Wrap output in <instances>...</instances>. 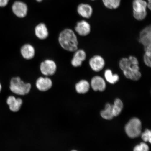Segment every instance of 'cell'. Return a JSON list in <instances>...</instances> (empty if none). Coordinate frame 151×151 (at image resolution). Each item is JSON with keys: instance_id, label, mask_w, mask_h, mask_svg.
<instances>
[{"instance_id": "30", "label": "cell", "mask_w": 151, "mask_h": 151, "mask_svg": "<svg viewBox=\"0 0 151 151\" xmlns=\"http://www.w3.org/2000/svg\"><path fill=\"white\" fill-rule=\"evenodd\" d=\"M72 151H76V150H73Z\"/></svg>"}, {"instance_id": "4", "label": "cell", "mask_w": 151, "mask_h": 151, "mask_svg": "<svg viewBox=\"0 0 151 151\" xmlns=\"http://www.w3.org/2000/svg\"><path fill=\"white\" fill-rule=\"evenodd\" d=\"M139 42L143 45L145 51L151 50V27L150 26L142 30Z\"/></svg>"}, {"instance_id": "23", "label": "cell", "mask_w": 151, "mask_h": 151, "mask_svg": "<svg viewBox=\"0 0 151 151\" xmlns=\"http://www.w3.org/2000/svg\"><path fill=\"white\" fill-rule=\"evenodd\" d=\"M142 138L145 142H149L151 143V132L148 129H146L141 135Z\"/></svg>"}, {"instance_id": "22", "label": "cell", "mask_w": 151, "mask_h": 151, "mask_svg": "<svg viewBox=\"0 0 151 151\" xmlns=\"http://www.w3.org/2000/svg\"><path fill=\"white\" fill-rule=\"evenodd\" d=\"M149 147L146 143H141L137 145L134 149V151H149Z\"/></svg>"}, {"instance_id": "24", "label": "cell", "mask_w": 151, "mask_h": 151, "mask_svg": "<svg viewBox=\"0 0 151 151\" xmlns=\"http://www.w3.org/2000/svg\"><path fill=\"white\" fill-rule=\"evenodd\" d=\"M151 55L145 53L144 55V61L145 65L149 67H151Z\"/></svg>"}, {"instance_id": "21", "label": "cell", "mask_w": 151, "mask_h": 151, "mask_svg": "<svg viewBox=\"0 0 151 151\" xmlns=\"http://www.w3.org/2000/svg\"><path fill=\"white\" fill-rule=\"evenodd\" d=\"M104 5L110 9H117L120 4L121 0H102Z\"/></svg>"}, {"instance_id": "16", "label": "cell", "mask_w": 151, "mask_h": 151, "mask_svg": "<svg viewBox=\"0 0 151 151\" xmlns=\"http://www.w3.org/2000/svg\"><path fill=\"white\" fill-rule=\"evenodd\" d=\"M147 2L144 0H134L133 2V12L143 13L147 12Z\"/></svg>"}, {"instance_id": "12", "label": "cell", "mask_w": 151, "mask_h": 151, "mask_svg": "<svg viewBox=\"0 0 151 151\" xmlns=\"http://www.w3.org/2000/svg\"><path fill=\"white\" fill-rule=\"evenodd\" d=\"M7 103L9 109L13 112H17L20 110L22 101L20 98H16L14 96H9L7 99Z\"/></svg>"}, {"instance_id": "17", "label": "cell", "mask_w": 151, "mask_h": 151, "mask_svg": "<svg viewBox=\"0 0 151 151\" xmlns=\"http://www.w3.org/2000/svg\"><path fill=\"white\" fill-rule=\"evenodd\" d=\"M90 85L87 81L83 80L77 83L75 88L77 93L85 94L88 92L90 89Z\"/></svg>"}, {"instance_id": "7", "label": "cell", "mask_w": 151, "mask_h": 151, "mask_svg": "<svg viewBox=\"0 0 151 151\" xmlns=\"http://www.w3.org/2000/svg\"><path fill=\"white\" fill-rule=\"evenodd\" d=\"M89 65L92 70L99 72L104 67L105 61L101 56L95 55L90 59Z\"/></svg>"}, {"instance_id": "31", "label": "cell", "mask_w": 151, "mask_h": 151, "mask_svg": "<svg viewBox=\"0 0 151 151\" xmlns=\"http://www.w3.org/2000/svg\"><path fill=\"white\" fill-rule=\"evenodd\" d=\"M92 1H94V0H92Z\"/></svg>"}, {"instance_id": "15", "label": "cell", "mask_w": 151, "mask_h": 151, "mask_svg": "<svg viewBox=\"0 0 151 151\" xmlns=\"http://www.w3.org/2000/svg\"><path fill=\"white\" fill-rule=\"evenodd\" d=\"M35 34L39 39H46L48 36L49 32L46 24L43 23L37 24L35 28Z\"/></svg>"}, {"instance_id": "18", "label": "cell", "mask_w": 151, "mask_h": 151, "mask_svg": "<svg viewBox=\"0 0 151 151\" xmlns=\"http://www.w3.org/2000/svg\"><path fill=\"white\" fill-rule=\"evenodd\" d=\"M104 76L107 82L111 84L116 83L119 79L118 75L116 74H113L112 71L110 69H107L105 70Z\"/></svg>"}, {"instance_id": "27", "label": "cell", "mask_w": 151, "mask_h": 151, "mask_svg": "<svg viewBox=\"0 0 151 151\" xmlns=\"http://www.w3.org/2000/svg\"><path fill=\"white\" fill-rule=\"evenodd\" d=\"M147 7L151 10V0H147Z\"/></svg>"}, {"instance_id": "19", "label": "cell", "mask_w": 151, "mask_h": 151, "mask_svg": "<svg viewBox=\"0 0 151 151\" xmlns=\"http://www.w3.org/2000/svg\"><path fill=\"white\" fill-rule=\"evenodd\" d=\"M101 116L105 119H112L114 116L112 111V105L109 104H107L106 105L104 110L101 112Z\"/></svg>"}, {"instance_id": "5", "label": "cell", "mask_w": 151, "mask_h": 151, "mask_svg": "<svg viewBox=\"0 0 151 151\" xmlns=\"http://www.w3.org/2000/svg\"><path fill=\"white\" fill-rule=\"evenodd\" d=\"M40 68L43 75L46 76H50L56 73L57 65L53 60L47 59L41 62Z\"/></svg>"}, {"instance_id": "9", "label": "cell", "mask_w": 151, "mask_h": 151, "mask_svg": "<svg viewBox=\"0 0 151 151\" xmlns=\"http://www.w3.org/2000/svg\"><path fill=\"white\" fill-rule=\"evenodd\" d=\"M91 86L95 91H103L106 88V84L104 80L101 76H97L92 78Z\"/></svg>"}, {"instance_id": "8", "label": "cell", "mask_w": 151, "mask_h": 151, "mask_svg": "<svg viewBox=\"0 0 151 151\" xmlns=\"http://www.w3.org/2000/svg\"><path fill=\"white\" fill-rule=\"evenodd\" d=\"M52 86V80L47 77H40L36 82L37 88L41 91H46L50 90Z\"/></svg>"}, {"instance_id": "11", "label": "cell", "mask_w": 151, "mask_h": 151, "mask_svg": "<svg viewBox=\"0 0 151 151\" xmlns=\"http://www.w3.org/2000/svg\"><path fill=\"white\" fill-rule=\"evenodd\" d=\"M75 52L71 60V65L75 67H80L82 65L83 62L86 59V53L82 50H77Z\"/></svg>"}, {"instance_id": "10", "label": "cell", "mask_w": 151, "mask_h": 151, "mask_svg": "<svg viewBox=\"0 0 151 151\" xmlns=\"http://www.w3.org/2000/svg\"><path fill=\"white\" fill-rule=\"evenodd\" d=\"M75 30L79 35L86 36L90 32L91 26L88 22L83 20L77 22Z\"/></svg>"}, {"instance_id": "20", "label": "cell", "mask_w": 151, "mask_h": 151, "mask_svg": "<svg viewBox=\"0 0 151 151\" xmlns=\"http://www.w3.org/2000/svg\"><path fill=\"white\" fill-rule=\"evenodd\" d=\"M123 107L122 102L120 99L115 100L114 105H112V111L114 116H118L120 114Z\"/></svg>"}, {"instance_id": "26", "label": "cell", "mask_w": 151, "mask_h": 151, "mask_svg": "<svg viewBox=\"0 0 151 151\" xmlns=\"http://www.w3.org/2000/svg\"><path fill=\"white\" fill-rule=\"evenodd\" d=\"M9 0H0V7H4L8 4Z\"/></svg>"}, {"instance_id": "1", "label": "cell", "mask_w": 151, "mask_h": 151, "mask_svg": "<svg viewBox=\"0 0 151 151\" xmlns=\"http://www.w3.org/2000/svg\"><path fill=\"white\" fill-rule=\"evenodd\" d=\"M58 41L60 46L66 50L74 52L78 50V39L71 29L67 28L62 31L60 34Z\"/></svg>"}, {"instance_id": "28", "label": "cell", "mask_w": 151, "mask_h": 151, "mask_svg": "<svg viewBox=\"0 0 151 151\" xmlns=\"http://www.w3.org/2000/svg\"><path fill=\"white\" fill-rule=\"evenodd\" d=\"M1 89H2V86H1V83H0V93H1Z\"/></svg>"}, {"instance_id": "2", "label": "cell", "mask_w": 151, "mask_h": 151, "mask_svg": "<svg viewBox=\"0 0 151 151\" xmlns=\"http://www.w3.org/2000/svg\"><path fill=\"white\" fill-rule=\"evenodd\" d=\"M31 88L29 83H25L20 77H14L11 79L9 88L13 93L19 95H24L29 93Z\"/></svg>"}, {"instance_id": "25", "label": "cell", "mask_w": 151, "mask_h": 151, "mask_svg": "<svg viewBox=\"0 0 151 151\" xmlns=\"http://www.w3.org/2000/svg\"><path fill=\"white\" fill-rule=\"evenodd\" d=\"M128 58L133 65H139L138 60L137 58L135 57L131 56Z\"/></svg>"}, {"instance_id": "3", "label": "cell", "mask_w": 151, "mask_h": 151, "mask_svg": "<svg viewBox=\"0 0 151 151\" xmlns=\"http://www.w3.org/2000/svg\"><path fill=\"white\" fill-rule=\"evenodd\" d=\"M125 131L127 135L131 138L137 137L140 134L141 132V123L137 118L130 120L125 126Z\"/></svg>"}, {"instance_id": "6", "label": "cell", "mask_w": 151, "mask_h": 151, "mask_svg": "<svg viewBox=\"0 0 151 151\" xmlns=\"http://www.w3.org/2000/svg\"><path fill=\"white\" fill-rule=\"evenodd\" d=\"M28 10L27 5L22 1H15L12 5L13 12L19 18L25 17L27 14Z\"/></svg>"}, {"instance_id": "14", "label": "cell", "mask_w": 151, "mask_h": 151, "mask_svg": "<svg viewBox=\"0 0 151 151\" xmlns=\"http://www.w3.org/2000/svg\"><path fill=\"white\" fill-rule=\"evenodd\" d=\"M77 11L78 14L83 18H89L92 16L93 9L90 5L82 3L78 6Z\"/></svg>"}, {"instance_id": "13", "label": "cell", "mask_w": 151, "mask_h": 151, "mask_svg": "<svg viewBox=\"0 0 151 151\" xmlns=\"http://www.w3.org/2000/svg\"><path fill=\"white\" fill-rule=\"evenodd\" d=\"M21 54L24 59L31 60L34 57L35 54V50L34 47L31 44H26L21 47Z\"/></svg>"}, {"instance_id": "29", "label": "cell", "mask_w": 151, "mask_h": 151, "mask_svg": "<svg viewBox=\"0 0 151 151\" xmlns=\"http://www.w3.org/2000/svg\"><path fill=\"white\" fill-rule=\"evenodd\" d=\"M38 2H40L42 1L43 0H36Z\"/></svg>"}]
</instances>
